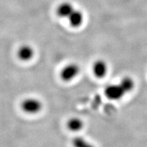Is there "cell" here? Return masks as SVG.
I'll list each match as a JSON object with an SVG mask.
<instances>
[{
  "instance_id": "6da1fadb",
  "label": "cell",
  "mask_w": 147,
  "mask_h": 147,
  "mask_svg": "<svg viewBox=\"0 0 147 147\" xmlns=\"http://www.w3.org/2000/svg\"><path fill=\"white\" fill-rule=\"evenodd\" d=\"M21 108L26 113L36 114L42 110V104L37 99L27 98L21 103Z\"/></svg>"
},
{
  "instance_id": "7a4b0ae2",
  "label": "cell",
  "mask_w": 147,
  "mask_h": 147,
  "mask_svg": "<svg viewBox=\"0 0 147 147\" xmlns=\"http://www.w3.org/2000/svg\"><path fill=\"white\" fill-rule=\"evenodd\" d=\"M80 72V67L75 63H70L67 65L61 71V78L64 81L68 82L73 80L78 76Z\"/></svg>"
},
{
  "instance_id": "3957f363",
  "label": "cell",
  "mask_w": 147,
  "mask_h": 147,
  "mask_svg": "<svg viewBox=\"0 0 147 147\" xmlns=\"http://www.w3.org/2000/svg\"><path fill=\"white\" fill-rule=\"evenodd\" d=\"M104 93L108 99L113 100H120L126 93L120 84H111V85L108 86L106 88Z\"/></svg>"
},
{
  "instance_id": "277c9868",
  "label": "cell",
  "mask_w": 147,
  "mask_h": 147,
  "mask_svg": "<svg viewBox=\"0 0 147 147\" xmlns=\"http://www.w3.org/2000/svg\"><path fill=\"white\" fill-rule=\"evenodd\" d=\"M93 73L97 78H101L105 77L108 71L107 64L104 61L98 60L94 63L93 67Z\"/></svg>"
},
{
  "instance_id": "5b68a950",
  "label": "cell",
  "mask_w": 147,
  "mask_h": 147,
  "mask_svg": "<svg viewBox=\"0 0 147 147\" xmlns=\"http://www.w3.org/2000/svg\"><path fill=\"white\" fill-rule=\"evenodd\" d=\"M18 56L22 61H29L34 56V50L29 46H23L18 51Z\"/></svg>"
},
{
  "instance_id": "8992f818",
  "label": "cell",
  "mask_w": 147,
  "mask_h": 147,
  "mask_svg": "<svg viewBox=\"0 0 147 147\" xmlns=\"http://www.w3.org/2000/svg\"><path fill=\"white\" fill-rule=\"evenodd\" d=\"M67 126L70 131H78L83 127V122L80 119L73 117L67 121Z\"/></svg>"
},
{
  "instance_id": "52a82bcc",
  "label": "cell",
  "mask_w": 147,
  "mask_h": 147,
  "mask_svg": "<svg viewBox=\"0 0 147 147\" xmlns=\"http://www.w3.org/2000/svg\"><path fill=\"white\" fill-rule=\"evenodd\" d=\"M74 8L70 3H63L61 4L57 9V13L61 17H69L74 12Z\"/></svg>"
},
{
  "instance_id": "ba28073f",
  "label": "cell",
  "mask_w": 147,
  "mask_h": 147,
  "mask_svg": "<svg viewBox=\"0 0 147 147\" xmlns=\"http://www.w3.org/2000/svg\"><path fill=\"white\" fill-rule=\"evenodd\" d=\"M69 21L71 25L73 27H78L81 25L83 20V16L82 14L79 11L74 10V12L69 16Z\"/></svg>"
},
{
  "instance_id": "9c48e42d",
  "label": "cell",
  "mask_w": 147,
  "mask_h": 147,
  "mask_svg": "<svg viewBox=\"0 0 147 147\" xmlns=\"http://www.w3.org/2000/svg\"><path fill=\"white\" fill-rule=\"evenodd\" d=\"M119 84H120L123 89H124L126 93L131 91L134 89V87H135V82H134V80L128 76L123 78Z\"/></svg>"
},
{
  "instance_id": "30bf717a",
  "label": "cell",
  "mask_w": 147,
  "mask_h": 147,
  "mask_svg": "<svg viewBox=\"0 0 147 147\" xmlns=\"http://www.w3.org/2000/svg\"><path fill=\"white\" fill-rule=\"evenodd\" d=\"M74 147H95L89 141L81 137H76L72 140Z\"/></svg>"
}]
</instances>
